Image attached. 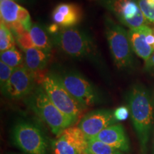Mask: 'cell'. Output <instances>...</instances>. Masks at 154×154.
I'll return each mask as SVG.
<instances>
[{
	"instance_id": "2",
	"label": "cell",
	"mask_w": 154,
	"mask_h": 154,
	"mask_svg": "<svg viewBox=\"0 0 154 154\" xmlns=\"http://www.w3.org/2000/svg\"><path fill=\"white\" fill-rule=\"evenodd\" d=\"M28 103L34 112L49 126L57 136L76 123L54 104L42 86L34 88L29 98Z\"/></svg>"
},
{
	"instance_id": "3",
	"label": "cell",
	"mask_w": 154,
	"mask_h": 154,
	"mask_svg": "<svg viewBox=\"0 0 154 154\" xmlns=\"http://www.w3.org/2000/svg\"><path fill=\"white\" fill-rule=\"evenodd\" d=\"M52 44L65 54L76 59L94 57L96 48L92 38L77 27L61 28L51 35Z\"/></svg>"
},
{
	"instance_id": "25",
	"label": "cell",
	"mask_w": 154,
	"mask_h": 154,
	"mask_svg": "<svg viewBox=\"0 0 154 154\" xmlns=\"http://www.w3.org/2000/svg\"><path fill=\"white\" fill-rule=\"evenodd\" d=\"M130 115V111L128 107L126 106H121L115 109L113 111V116L116 121H122L126 120Z\"/></svg>"
},
{
	"instance_id": "23",
	"label": "cell",
	"mask_w": 154,
	"mask_h": 154,
	"mask_svg": "<svg viewBox=\"0 0 154 154\" xmlns=\"http://www.w3.org/2000/svg\"><path fill=\"white\" fill-rule=\"evenodd\" d=\"M15 38L19 47L24 51L29 49L31 48L36 47L29 32H25L24 34H21L20 36H17Z\"/></svg>"
},
{
	"instance_id": "20",
	"label": "cell",
	"mask_w": 154,
	"mask_h": 154,
	"mask_svg": "<svg viewBox=\"0 0 154 154\" xmlns=\"http://www.w3.org/2000/svg\"><path fill=\"white\" fill-rule=\"evenodd\" d=\"M14 36L11 30L2 22L0 24V51H7L15 45Z\"/></svg>"
},
{
	"instance_id": "21",
	"label": "cell",
	"mask_w": 154,
	"mask_h": 154,
	"mask_svg": "<svg viewBox=\"0 0 154 154\" xmlns=\"http://www.w3.org/2000/svg\"><path fill=\"white\" fill-rule=\"evenodd\" d=\"M13 71L14 69L7 66L2 61H0V86H1V91L2 94L5 92Z\"/></svg>"
},
{
	"instance_id": "19",
	"label": "cell",
	"mask_w": 154,
	"mask_h": 154,
	"mask_svg": "<svg viewBox=\"0 0 154 154\" xmlns=\"http://www.w3.org/2000/svg\"><path fill=\"white\" fill-rule=\"evenodd\" d=\"M86 154H124L122 151L95 139L88 140Z\"/></svg>"
},
{
	"instance_id": "11",
	"label": "cell",
	"mask_w": 154,
	"mask_h": 154,
	"mask_svg": "<svg viewBox=\"0 0 154 154\" xmlns=\"http://www.w3.org/2000/svg\"><path fill=\"white\" fill-rule=\"evenodd\" d=\"M113 112L107 109H99L88 113L81 120L79 128L87 140L93 138L101 131L116 124Z\"/></svg>"
},
{
	"instance_id": "31",
	"label": "cell",
	"mask_w": 154,
	"mask_h": 154,
	"mask_svg": "<svg viewBox=\"0 0 154 154\" xmlns=\"http://www.w3.org/2000/svg\"><path fill=\"white\" fill-rule=\"evenodd\" d=\"M152 101H153V107H154V92L153 94V97H152Z\"/></svg>"
},
{
	"instance_id": "10",
	"label": "cell",
	"mask_w": 154,
	"mask_h": 154,
	"mask_svg": "<svg viewBox=\"0 0 154 154\" xmlns=\"http://www.w3.org/2000/svg\"><path fill=\"white\" fill-rule=\"evenodd\" d=\"M35 88V74L22 66L14 69L3 95L11 99H22L32 94Z\"/></svg>"
},
{
	"instance_id": "14",
	"label": "cell",
	"mask_w": 154,
	"mask_h": 154,
	"mask_svg": "<svg viewBox=\"0 0 154 154\" xmlns=\"http://www.w3.org/2000/svg\"><path fill=\"white\" fill-rule=\"evenodd\" d=\"M152 29L148 25L131 29L128 31L131 44L134 52L138 57L147 61L154 53V49L146 42V34Z\"/></svg>"
},
{
	"instance_id": "6",
	"label": "cell",
	"mask_w": 154,
	"mask_h": 154,
	"mask_svg": "<svg viewBox=\"0 0 154 154\" xmlns=\"http://www.w3.org/2000/svg\"><path fill=\"white\" fill-rule=\"evenodd\" d=\"M14 144L27 154H47V140L42 131L35 125L20 121L13 129Z\"/></svg>"
},
{
	"instance_id": "12",
	"label": "cell",
	"mask_w": 154,
	"mask_h": 154,
	"mask_svg": "<svg viewBox=\"0 0 154 154\" xmlns=\"http://www.w3.org/2000/svg\"><path fill=\"white\" fill-rule=\"evenodd\" d=\"M83 11L76 3H59L54 8L51 19L61 28L76 27L82 22Z\"/></svg>"
},
{
	"instance_id": "28",
	"label": "cell",
	"mask_w": 154,
	"mask_h": 154,
	"mask_svg": "<svg viewBox=\"0 0 154 154\" xmlns=\"http://www.w3.org/2000/svg\"><path fill=\"white\" fill-rule=\"evenodd\" d=\"M61 29V28L59 26V25L54 23V24H51L49 26V28H48V32H49V33L51 34V35H52V34H57V32H59Z\"/></svg>"
},
{
	"instance_id": "9",
	"label": "cell",
	"mask_w": 154,
	"mask_h": 154,
	"mask_svg": "<svg viewBox=\"0 0 154 154\" xmlns=\"http://www.w3.org/2000/svg\"><path fill=\"white\" fill-rule=\"evenodd\" d=\"M88 140L76 126L66 128L51 143L53 154H86Z\"/></svg>"
},
{
	"instance_id": "22",
	"label": "cell",
	"mask_w": 154,
	"mask_h": 154,
	"mask_svg": "<svg viewBox=\"0 0 154 154\" xmlns=\"http://www.w3.org/2000/svg\"><path fill=\"white\" fill-rule=\"evenodd\" d=\"M136 2L148 22L154 23V5L148 3L147 0H136Z\"/></svg>"
},
{
	"instance_id": "26",
	"label": "cell",
	"mask_w": 154,
	"mask_h": 154,
	"mask_svg": "<svg viewBox=\"0 0 154 154\" xmlns=\"http://www.w3.org/2000/svg\"><path fill=\"white\" fill-rule=\"evenodd\" d=\"M5 25L11 30V32H12L13 34H14L15 38L20 36L21 34H24L25 32H27V31H26V29H24V26H23L22 23L19 22V21H16V22L11 23V24Z\"/></svg>"
},
{
	"instance_id": "34",
	"label": "cell",
	"mask_w": 154,
	"mask_h": 154,
	"mask_svg": "<svg viewBox=\"0 0 154 154\" xmlns=\"http://www.w3.org/2000/svg\"><path fill=\"white\" fill-rule=\"evenodd\" d=\"M11 154H15V153H11Z\"/></svg>"
},
{
	"instance_id": "8",
	"label": "cell",
	"mask_w": 154,
	"mask_h": 154,
	"mask_svg": "<svg viewBox=\"0 0 154 154\" xmlns=\"http://www.w3.org/2000/svg\"><path fill=\"white\" fill-rule=\"evenodd\" d=\"M103 5L121 24L129 29L147 25V19L136 0H104Z\"/></svg>"
},
{
	"instance_id": "15",
	"label": "cell",
	"mask_w": 154,
	"mask_h": 154,
	"mask_svg": "<svg viewBox=\"0 0 154 154\" xmlns=\"http://www.w3.org/2000/svg\"><path fill=\"white\" fill-rule=\"evenodd\" d=\"M49 54L38 49L31 48L24 51L25 66L34 74L43 70L49 60Z\"/></svg>"
},
{
	"instance_id": "30",
	"label": "cell",
	"mask_w": 154,
	"mask_h": 154,
	"mask_svg": "<svg viewBox=\"0 0 154 154\" xmlns=\"http://www.w3.org/2000/svg\"><path fill=\"white\" fill-rule=\"evenodd\" d=\"M14 1L16 2H20V3H22V2H24V0H14Z\"/></svg>"
},
{
	"instance_id": "5",
	"label": "cell",
	"mask_w": 154,
	"mask_h": 154,
	"mask_svg": "<svg viewBox=\"0 0 154 154\" xmlns=\"http://www.w3.org/2000/svg\"><path fill=\"white\" fill-rule=\"evenodd\" d=\"M42 86L51 102L69 118L76 122L84 108L67 91L57 74L49 73L44 77Z\"/></svg>"
},
{
	"instance_id": "4",
	"label": "cell",
	"mask_w": 154,
	"mask_h": 154,
	"mask_svg": "<svg viewBox=\"0 0 154 154\" xmlns=\"http://www.w3.org/2000/svg\"><path fill=\"white\" fill-rule=\"evenodd\" d=\"M106 39L116 66L122 70L130 69L134 66L133 49L128 31L111 20L105 22Z\"/></svg>"
},
{
	"instance_id": "1",
	"label": "cell",
	"mask_w": 154,
	"mask_h": 154,
	"mask_svg": "<svg viewBox=\"0 0 154 154\" xmlns=\"http://www.w3.org/2000/svg\"><path fill=\"white\" fill-rule=\"evenodd\" d=\"M128 109L141 154H147L148 143L154 121V107L149 91L140 84H135L128 94Z\"/></svg>"
},
{
	"instance_id": "24",
	"label": "cell",
	"mask_w": 154,
	"mask_h": 154,
	"mask_svg": "<svg viewBox=\"0 0 154 154\" xmlns=\"http://www.w3.org/2000/svg\"><path fill=\"white\" fill-rule=\"evenodd\" d=\"M17 21L22 23L26 31L29 32L30 29L33 24L32 22V19H31L29 13V11L24 7H21L20 9H19Z\"/></svg>"
},
{
	"instance_id": "33",
	"label": "cell",
	"mask_w": 154,
	"mask_h": 154,
	"mask_svg": "<svg viewBox=\"0 0 154 154\" xmlns=\"http://www.w3.org/2000/svg\"><path fill=\"white\" fill-rule=\"evenodd\" d=\"M3 1H5V0H0V2H3Z\"/></svg>"
},
{
	"instance_id": "18",
	"label": "cell",
	"mask_w": 154,
	"mask_h": 154,
	"mask_svg": "<svg viewBox=\"0 0 154 154\" xmlns=\"http://www.w3.org/2000/svg\"><path fill=\"white\" fill-rule=\"evenodd\" d=\"M1 61L12 69L24 66V58L22 54L14 47L0 54Z\"/></svg>"
},
{
	"instance_id": "7",
	"label": "cell",
	"mask_w": 154,
	"mask_h": 154,
	"mask_svg": "<svg viewBox=\"0 0 154 154\" xmlns=\"http://www.w3.org/2000/svg\"><path fill=\"white\" fill-rule=\"evenodd\" d=\"M57 76L67 91L84 109L99 101V96L95 87L79 73L71 71Z\"/></svg>"
},
{
	"instance_id": "17",
	"label": "cell",
	"mask_w": 154,
	"mask_h": 154,
	"mask_svg": "<svg viewBox=\"0 0 154 154\" xmlns=\"http://www.w3.org/2000/svg\"><path fill=\"white\" fill-rule=\"evenodd\" d=\"M22 6L14 0H5L0 3L1 22L8 24L17 21L19 11Z\"/></svg>"
},
{
	"instance_id": "16",
	"label": "cell",
	"mask_w": 154,
	"mask_h": 154,
	"mask_svg": "<svg viewBox=\"0 0 154 154\" xmlns=\"http://www.w3.org/2000/svg\"><path fill=\"white\" fill-rule=\"evenodd\" d=\"M29 32L35 47L50 54L52 49V42L47 32L38 24H32Z\"/></svg>"
},
{
	"instance_id": "13",
	"label": "cell",
	"mask_w": 154,
	"mask_h": 154,
	"mask_svg": "<svg viewBox=\"0 0 154 154\" xmlns=\"http://www.w3.org/2000/svg\"><path fill=\"white\" fill-rule=\"evenodd\" d=\"M91 139L100 140L122 152H127L130 149L129 140L124 126L120 124L107 127Z\"/></svg>"
},
{
	"instance_id": "29",
	"label": "cell",
	"mask_w": 154,
	"mask_h": 154,
	"mask_svg": "<svg viewBox=\"0 0 154 154\" xmlns=\"http://www.w3.org/2000/svg\"><path fill=\"white\" fill-rule=\"evenodd\" d=\"M147 2H148V3L154 5V0H147Z\"/></svg>"
},
{
	"instance_id": "27",
	"label": "cell",
	"mask_w": 154,
	"mask_h": 154,
	"mask_svg": "<svg viewBox=\"0 0 154 154\" xmlns=\"http://www.w3.org/2000/svg\"><path fill=\"white\" fill-rule=\"evenodd\" d=\"M144 70L149 74L154 75V53L147 61H145Z\"/></svg>"
},
{
	"instance_id": "32",
	"label": "cell",
	"mask_w": 154,
	"mask_h": 154,
	"mask_svg": "<svg viewBox=\"0 0 154 154\" xmlns=\"http://www.w3.org/2000/svg\"><path fill=\"white\" fill-rule=\"evenodd\" d=\"M153 154H154V137H153Z\"/></svg>"
}]
</instances>
